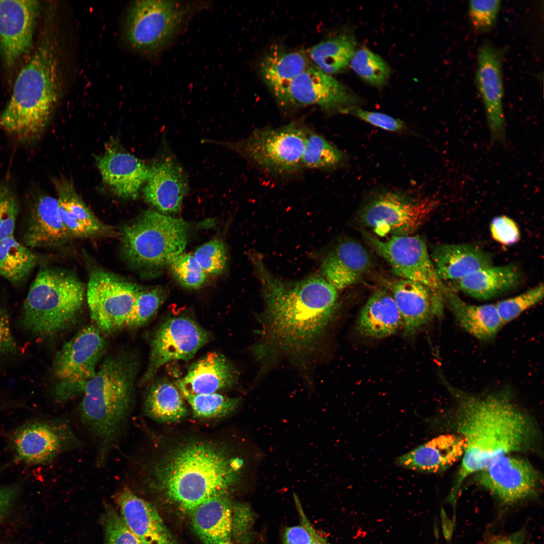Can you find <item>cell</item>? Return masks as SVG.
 I'll list each match as a JSON object with an SVG mask.
<instances>
[{
	"label": "cell",
	"instance_id": "56",
	"mask_svg": "<svg viewBox=\"0 0 544 544\" xmlns=\"http://www.w3.org/2000/svg\"><path fill=\"white\" fill-rule=\"evenodd\" d=\"M2 410H3L2 407L1 406H0V411H2Z\"/></svg>",
	"mask_w": 544,
	"mask_h": 544
},
{
	"label": "cell",
	"instance_id": "52",
	"mask_svg": "<svg viewBox=\"0 0 544 544\" xmlns=\"http://www.w3.org/2000/svg\"><path fill=\"white\" fill-rule=\"evenodd\" d=\"M311 540V534L308 528L301 520L300 525L286 528L283 544H310Z\"/></svg>",
	"mask_w": 544,
	"mask_h": 544
},
{
	"label": "cell",
	"instance_id": "21",
	"mask_svg": "<svg viewBox=\"0 0 544 544\" xmlns=\"http://www.w3.org/2000/svg\"><path fill=\"white\" fill-rule=\"evenodd\" d=\"M117 502L122 520L143 544H177L151 503L127 488L118 493Z\"/></svg>",
	"mask_w": 544,
	"mask_h": 544
},
{
	"label": "cell",
	"instance_id": "49",
	"mask_svg": "<svg viewBox=\"0 0 544 544\" xmlns=\"http://www.w3.org/2000/svg\"><path fill=\"white\" fill-rule=\"evenodd\" d=\"M250 508L246 504L234 502L232 511V539L245 544L250 539L252 515Z\"/></svg>",
	"mask_w": 544,
	"mask_h": 544
},
{
	"label": "cell",
	"instance_id": "39",
	"mask_svg": "<svg viewBox=\"0 0 544 544\" xmlns=\"http://www.w3.org/2000/svg\"><path fill=\"white\" fill-rule=\"evenodd\" d=\"M349 66L363 80L377 87L387 81L390 72L381 56L364 47L356 50Z\"/></svg>",
	"mask_w": 544,
	"mask_h": 544
},
{
	"label": "cell",
	"instance_id": "36",
	"mask_svg": "<svg viewBox=\"0 0 544 544\" xmlns=\"http://www.w3.org/2000/svg\"><path fill=\"white\" fill-rule=\"evenodd\" d=\"M39 260L32 249L18 241L14 235L0 241V276L13 285L23 283Z\"/></svg>",
	"mask_w": 544,
	"mask_h": 544
},
{
	"label": "cell",
	"instance_id": "41",
	"mask_svg": "<svg viewBox=\"0 0 544 544\" xmlns=\"http://www.w3.org/2000/svg\"><path fill=\"white\" fill-rule=\"evenodd\" d=\"M543 296V286L540 283L520 294L500 301L495 305L502 322L505 324L539 303L542 300Z\"/></svg>",
	"mask_w": 544,
	"mask_h": 544
},
{
	"label": "cell",
	"instance_id": "29",
	"mask_svg": "<svg viewBox=\"0 0 544 544\" xmlns=\"http://www.w3.org/2000/svg\"><path fill=\"white\" fill-rule=\"evenodd\" d=\"M463 451V442L460 437L442 435L399 456L396 462L413 470L439 473L462 458Z\"/></svg>",
	"mask_w": 544,
	"mask_h": 544
},
{
	"label": "cell",
	"instance_id": "15",
	"mask_svg": "<svg viewBox=\"0 0 544 544\" xmlns=\"http://www.w3.org/2000/svg\"><path fill=\"white\" fill-rule=\"evenodd\" d=\"M208 339L207 331L192 320L183 317L168 319L152 338L148 365L140 383L151 380L168 362L190 360Z\"/></svg>",
	"mask_w": 544,
	"mask_h": 544
},
{
	"label": "cell",
	"instance_id": "6",
	"mask_svg": "<svg viewBox=\"0 0 544 544\" xmlns=\"http://www.w3.org/2000/svg\"><path fill=\"white\" fill-rule=\"evenodd\" d=\"M85 294L83 284L75 275L57 268L42 266L24 302L20 324L35 336H55L76 322Z\"/></svg>",
	"mask_w": 544,
	"mask_h": 544
},
{
	"label": "cell",
	"instance_id": "30",
	"mask_svg": "<svg viewBox=\"0 0 544 544\" xmlns=\"http://www.w3.org/2000/svg\"><path fill=\"white\" fill-rule=\"evenodd\" d=\"M391 295L401 316L405 335L415 334L436 316L433 294L420 283L400 279L393 285Z\"/></svg>",
	"mask_w": 544,
	"mask_h": 544
},
{
	"label": "cell",
	"instance_id": "27",
	"mask_svg": "<svg viewBox=\"0 0 544 544\" xmlns=\"http://www.w3.org/2000/svg\"><path fill=\"white\" fill-rule=\"evenodd\" d=\"M238 374L222 355L211 352L193 364L177 384L182 395L217 392L233 386Z\"/></svg>",
	"mask_w": 544,
	"mask_h": 544
},
{
	"label": "cell",
	"instance_id": "13",
	"mask_svg": "<svg viewBox=\"0 0 544 544\" xmlns=\"http://www.w3.org/2000/svg\"><path fill=\"white\" fill-rule=\"evenodd\" d=\"M141 290L137 284L104 270L92 271L86 297L94 325L105 333L126 328Z\"/></svg>",
	"mask_w": 544,
	"mask_h": 544
},
{
	"label": "cell",
	"instance_id": "24",
	"mask_svg": "<svg viewBox=\"0 0 544 544\" xmlns=\"http://www.w3.org/2000/svg\"><path fill=\"white\" fill-rule=\"evenodd\" d=\"M370 254L359 243L346 240L325 256L321 265L325 279L336 290H343L358 282L369 270Z\"/></svg>",
	"mask_w": 544,
	"mask_h": 544
},
{
	"label": "cell",
	"instance_id": "23",
	"mask_svg": "<svg viewBox=\"0 0 544 544\" xmlns=\"http://www.w3.org/2000/svg\"><path fill=\"white\" fill-rule=\"evenodd\" d=\"M97 165L104 182L118 196L134 199L147 180L150 167L127 153L107 150L97 157Z\"/></svg>",
	"mask_w": 544,
	"mask_h": 544
},
{
	"label": "cell",
	"instance_id": "4",
	"mask_svg": "<svg viewBox=\"0 0 544 544\" xmlns=\"http://www.w3.org/2000/svg\"><path fill=\"white\" fill-rule=\"evenodd\" d=\"M139 369V359L133 352L108 355L82 394L80 418L99 442L97 463L100 466L120 437L132 409Z\"/></svg>",
	"mask_w": 544,
	"mask_h": 544
},
{
	"label": "cell",
	"instance_id": "42",
	"mask_svg": "<svg viewBox=\"0 0 544 544\" xmlns=\"http://www.w3.org/2000/svg\"><path fill=\"white\" fill-rule=\"evenodd\" d=\"M175 279L182 286L192 289L200 288L205 282L207 274L193 255L181 253L169 264Z\"/></svg>",
	"mask_w": 544,
	"mask_h": 544
},
{
	"label": "cell",
	"instance_id": "3",
	"mask_svg": "<svg viewBox=\"0 0 544 544\" xmlns=\"http://www.w3.org/2000/svg\"><path fill=\"white\" fill-rule=\"evenodd\" d=\"M248 465L210 443L193 442L175 450L155 471L158 488L181 510L190 512L207 499L239 485Z\"/></svg>",
	"mask_w": 544,
	"mask_h": 544
},
{
	"label": "cell",
	"instance_id": "47",
	"mask_svg": "<svg viewBox=\"0 0 544 544\" xmlns=\"http://www.w3.org/2000/svg\"><path fill=\"white\" fill-rule=\"evenodd\" d=\"M19 204L12 190L0 183V241L14 235Z\"/></svg>",
	"mask_w": 544,
	"mask_h": 544
},
{
	"label": "cell",
	"instance_id": "7",
	"mask_svg": "<svg viewBox=\"0 0 544 544\" xmlns=\"http://www.w3.org/2000/svg\"><path fill=\"white\" fill-rule=\"evenodd\" d=\"M188 225L153 210L144 212L121 231V250L125 260L138 269L160 267L181 254L187 243Z\"/></svg>",
	"mask_w": 544,
	"mask_h": 544
},
{
	"label": "cell",
	"instance_id": "31",
	"mask_svg": "<svg viewBox=\"0 0 544 544\" xmlns=\"http://www.w3.org/2000/svg\"><path fill=\"white\" fill-rule=\"evenodd\" d=\"M431 257L442 281H458L476 271L493 265L489 254L479 247L468 244H440L435 247Z\"/></svg>",
	"mask_w": 544,
	"mask_h": 544
},
{
	"label": "cell",
	"instance_id": "17",
	"mask_svg": "<svg viewBox=\"0 0 544 544\" xmlns=\"http://www.w3.org/2000/svg\"><path fill=\"white\" fill-rule=\"evenodd\" d=\"M483 488L505 504H513L535 495L539 472L526 459L510 454L499 457L477 473Z\"/></svg>",
	"mask_w": 544,
	"mask_h": 544
},
{
	"label": "cell",
	"instance_id": "53",
	"mask_svg": "<svg viewBox=\"0 0 544 544\" xmlns=\"http://www.w3.org/2000/svg\"><path fill=\"white\" fill-rule=\"evenodd\" d=\"M17 485L0 486V519L8 512L19 493Z\"/></svg>",
	"mask_w": 544,
	"mask_h": 544
},
{
	"label": "cell",
	"instance_id": "37",
	"mask_svg": "<svg viewBox=\"0 0 544 544\" xmlns=\"http://www.w3.org/2000/svg\"><path fill=\"white\" fill-rule=\"evenodd\" d=\"M181 394L179 389L168 381L156 382L147 393L144 403L145 413L159 421L180 420L187 413Z\"/></svg>",
	"mask_w": 544,
	"mask_h": 544
},
{
	"label": "cell",
	"instance_id": "40",
	"mask_svg": "<svg viewBox=\"0 0 544 544\" xmlns=\"http://www.w3.org/2000/svg\"><path fill=\"white\" fill-rule=\"evenodd\" d=\"M193 415L196 417L213 418L227 415L238 407L241 398L230 397L217 392L185 395Z\"/></svg>",
	"mask_w": 544,
	"mask_h": 544
},
{
	"label": "cell",
	"instance_id": "44",
	"mask_svg": "<svg viewBox=\"0 0 544 544\" xmlns=\"http://www.w3.org/2000/svg\"><path fill=\"white\" fill-rule=\"evenodd\" d=\"M207 275L215 276L223 272L227 266V257L223 243L213 239L198 247L193 255Z\"/></svg>",
	"mask_w": 544,
	"mask_h": 544
},
{
	"label": "cell",
	"instance_id": "16",
	"mask_svg": "<svg viewBox=\"0 0 544 544\" xmlns=\"http://www.w3.org/2000/svg\"><path fill=\"white\" fill-rule=\"evenodd\" d=\"M12 440L19 459L31 464L48 462L80 444L64 419L25 424L17 429Z\"/></svg>",
	"mask_w": 544,
	"mask_h": 544
},
{
	"label": "cell",
	"instance_id": "20",
	"mask_svg": "<svg viewBox=\"0 0 544 544\" xmlns=\"http://www.w3.org/2000/svg\"><path fill=\"white\" fill-rule=\"evenodd\" d=\"M188 190L186 174L172 158H162L150 167L143 189L148 203L163 213H176Z\"/></svg>",
	"mask_w": 544,
	"mask_h": 544
},
{
	"label": "cell",
	"instance_id": "25",
	"mask_svg": "<svg viewBox=\"0 0 544 544\" xmlns=\"http://www.w3.org/2000/svg\"><path fill=\"white\" fill-rule=\"evenodd\" d=\"M311 64L304 52L274 44L261 57L258 70L262 81L278 103L291 82Z\"/></svg>",
	"mask_w": 544,
	"mask_h": 544
},
{
	"label": "cell",
	"instance_id": "51",
	"mask_svg": "<svg viewBox=\"0 0 544 544\" xmlns=\"http://www.w3.org/2000/svg\"><path fill=\"white\" fill-rule=\"evenodd\" d=\"M17 350L8 314L0 305V356L16 354Z\"/></svg>",
	"mask_w": 544,
	"mask_h": 544
},
{
	"label": "cell",
	"instance_id": "43",
	"mask_svg": "<svg viewBox=\"0 0 544 544\" xmlns=\"http://www.w3.org/2000/svg\"><path fill=\"white\" fill-rule=\"evenodd\" d=\"M163 298L161 289L141 290L136 298L126 328H135L145 325L156 313Z\"/></svg>",
	"mask_w": 544,
	"mask_h": 544
},
{
	"label": "cell",
	"instance_id": "48",
	"mask_svg": "<svg viewBox=\"0 0 544 544\" xmlns=\"http://www.w3.org/2000/svg\"><path fill=\"white\" fill-rule=\"evenodd\" d=\"M344 113L355 116L371 125L389 131L401 132L407 128L404 122L399 119L383 113L365 110L357 106L347 109Z\"/></svg>",
	"mask_w": 544,
	"mask_h": 544
},
{
	"label": "cell",
	"instance_id": "54",
	"mask_svg": "<svg viewBox=\"0 0 544 544\" xmlns=\"http://www.w3.org/2000/svg\"><path fill=\"white\" fill-rule=\"evenodd\" d=\"M293 496L301 520L305 523L310 533L311 537L310 544H328L326 538L322 536L318 530L314 528L306 516L299 497L295 493L293 494Z\"/></svg>",
	"mask_w": 544,
	"mask_h": 544
},
{
	"label": "cell",
	"instance_id": "26",
	"mask_svg": "<svg viewBox=\"0 0 544 544\" xmlns=\"http://www.w3.org/2000/svg\"><path fill=\"white\" fill-rule=\"evenodd\" d=\"M58 209L62 222L72 238H90L112 235L113 227L100 221L77 193L71 182L54 181Z\"/></svg>",
	"mask_w": 544,
	"mask_h": 544
},
{
	"label": "cell",
	"instance_id": "22",
	"mask_svg": "<svg viewBox=\"0 0 544 544\" xmlns=\"http://www.w3.org/2000/svg\"><path fill=\"white\" fill-rule=\"evenodd\" d=\"M71 238L60 217L57 198L47 194L36 197L29 208L21 242L33 249L56 246Z\"/></svg>",
	"mask_w": 544,
	"mask_h": 544
},
{
	"label": "cell",
	"instance_id": "45",
	"mask_svg": "<svg viewBox=\"0 0 544 544\" xmlns=\"http://www.w3.org/2000/svg\"><path fill=\"white\" fill-rule=\"evenodd\" d=\"M102 522L105 544H143L111 506H106Z\"/></svg>",
	"mask_w": 544,
	"mask_h": 544
},
{
	"label": "cell",
	"instance_id": "9",
	"mask_svg": "<svg viewBox=\"0 0 544 544\" xmlns=\"http://www.w3.org/2000/svg\"><path fill=\"white\" fill-rule=\"evenodd\" d=\"M189 7L176 1L140 0L128 9L123 34L129 46L141 54L152 56L162 51L179 31Z\"/></svg>",
	"mask_w": 544,
	"mask_h": 544
},
{
	"label": "cell",
	"instance_id": "2",
	"mask_svg": "<svg viewBox=\"0 0 544 544\" xmlns=\"http://www.w3.org/2000/svg\"><path fill=\"white\" fill-rule=\"evenodd\" d=\"M457 401L456 431L463 440L461 462L450 498H455L462 482L496 458L537 447L540 434L532 417L514 402L507 390L479 395L446 383Z\"/></svg>",
	"mask_w": 544,
	"mask_h": 544
},
{
	"label": "cell",
	"instance_id": "18",
	"mask_svg": "<svg viewBox=\"0 0 544 544\" xmlns=\"http://www.w3.org/2000/svg\"><path fill=\"white\" fill-rule=\"evenodd\" d=\"M504 51L484 42L478 52L475 83L483 102L492 141L505 138L506 121L503 108L502 62Z\"/></svg>",
	"mask_w": 544,
	"mask_h": 544
},
{
	"label": "cell",
	"instance_id": "33",
	"mask_svg": "<svg viewBox=\"0 0 544 544\" xmlns=\"http://www.w3.org/2000/svg\"><path fill=\"white\" fill-rule=\"evenodd\" d=\"M444 303L447 304L460 326L480 340L493 338L504 325L495 304H469L449 288L444 295Z\"/></svg>",
	"mask_w": 544,
	"mask_h": 544
},
{
	"label": "cell",
	"instance_id": "19",
	"mask_svg": "<svg viewBox=\"0 0 544 544\" xmlns=\"http://www.w3.org/2000/svg\"><path fill=\"white\" fill-rule=\"evenodd\" d=\"M40 6L37 1H0V53L7 66L30 50Z\"/></svg>",
	"mask_w": 544,
	"mask_h": 544
},
{
	"label": "cell",
	"instance_id": "1",
	"mask_svg": "<svg viewBox=\"0 0 544 544\" xmlns=\"http://www.w3.org/2000/svg\"><path fill=\"white\" fill-rule=\"evenodd\" d=\"M255 273L265 304L257 357L281 353L299 357L312 351L334 315L337 290L318 276L285 281L264 265Z\"/></svg>",
	"mask_w": 544,
	"mask_h": 544
},
{
	"label": "cell",
	"instance_id": "35",
	"mask_svg": "<svg viewBox=\"0 0 544 544\" xmlns=\"http://www.w3.org/2000/svg\"><path fill=\"white\" fill-rule=\"evenodd\" d=\"M356 46L353 35L342 33L314 45L308 50L307 55L314 65L332 76L349 66Z\"/></svg>",
	"mask_w": 544,
	"mask_h": 544
},
{
	"label": "cell",
	"instance_id": "8",
	"mask_svg": "<svg viewBox=\"0 0 544 544\" xmlns=\"http://www.w3.org/2000/svg\"><path fill=\"white\" fill-rule=\"evenodd\" d=\"M308 128L293 121L278 127L255 129L246 138L220 144L233 150L266 172L278 176L297 173Z\"/></svg>",
	"mask_w": 544,
	"mask_h": 544
},
{
	"label": "cell",
	"instance_id": "34",
	"mask_svg": "<svg viewBox=\"0 0 544 544\" xmlns=\"http://www.w3.org/2000/svg\"><path fill=\"white\" fill-rule=\"evenodd\" d=\"M520 274L512 265L494 266L481 269L458 281L460 289L479 299L492 298L515 287Z\"/></svg>",
	"mask_w": 544,
	"mask_h": 544
},
{
	"label": "cell",
	"instance_id": "10",
	"mask_svg": "<svg viewBox=\"0 0 544 544\" xmlns=\"http://www.w3.org/2000/svg\"><path fill=\"white\" fill-rule=\"evenodd\" d=\"M438 203L435 197L383 190L370 198L359 217L378 237L412 235L431 217Z\"/></svg>",
	"mask_w": 544,
	"mask_h": 544
},
{
	"label": "cell",
	"instance_id": "32",
	"mask_svg": "<svg viewBox=\"0 0 544 544\" xmlns=\"http://www.w3.org/2000/svg\"><path fill=\"white\" fill-rule=\"evenodd\" d=\"M356 327L361 335L373 338L395 333L402 319L392 295L384 290L372 294L359 313Z\"/></svg>",
	"mask_w": 544,
	"mask_h": 544
},
{
	"label": "cell",
	"instance_id": "11",
	"mask_svg": "<svg viewBox=\"0 0 544 544\" xmlns=\"http://www.w3.org/2000/svg\"><path fill=\"white\" fill-rule=\"evenodd\" d=\"M94 324L87 326L67 341L57 352L52 372L55 379L53 395L64 402L82 395L95 376L106 342Z\"/></svg>",
	"mask_w": 544,
	"mask_h": 544
},
{
	"label": "cell",
	"instance_id": "12",
	"mask_svg": "<svg viewBox=\"0 0 544 544\" xmlns=\"http://www.w3.org/2000/svg\"><path fill=\"white\" fill-rule=\"evenodd\" d=\"M362 233L373 249L402 279L420 283L432 292L438 317L443 314L444 295L448 287L438 277L425 241L419 236H391L382 240L366 230Z\"/></svg>",
	"mask_w": 544,
	"mask_h": 544
},
{
	"label": "cell",
	"instance_id": "14",
	"mask_svg": "<svg viewBox=\"0 0 544 544\" xmlns=\"http://www.w3.org/2000/svg\"><path fill=\"white\" fill-rule=\"evenodd\" d=\"M359 102L346 85L312 63L291 82L278 103L286 109L316 105L326 112L344 113Z\"/></svg>",
	"mask_w": 544,
	"mask_h": 544
},
{
	"label": "cell",
	"instance_id": "50",
	"mask_svg": "<svg viewBox=\"0 0 544 544\" xmlns=\"http://www.w3.org/2000/svg\"><path fill=\"white\" fill-rule=\"evenodd\" d=\"M490 231L492 238L504 245H511L520 238L519 227L510 217L501 215L494 218L491 222Z\"/></svg>",
	"mask_w": 544,
	"mask_h": 544
},
{
	"label": "cell",
	"instance_id": "5",
	"mask_svg": "<svg viewBox=\"0 0 544 544\" xmlns=\"http://www.w3.org/2000/svg\"><path fill=\"white\" fill-rule=\"evenodd\" d=\"M58 48L49 32L44 33L15 81L11 97L0 115V126L21 141L43 132L61 93Z\"/></svg>",
	"mask_w": 544,
	"mask_h": 544
},
{
	"label": "cell",
	"instance_id": "46",
	"mask_svg": "<svg viewBox=\"0 0 544 544\" xmlns=\"http://www.w3.org/2000/svg\"><path fill=\"white\" fill-rule=\"evenodd\" d=\"M499 0L470 1L468 15L477 31L486 32L495 26L501 8Z\"/></svg>",
	"mask_w": 544,
	"mask_h": 544
},
{
	"label": "cell",
	"instance_id": "28",
	"mask_svg": "<svg viewBox=\"0 0 544 544\" xmlns=\"http://www.w3.org/2000/svg\"><path fill=\"white\" fill-rule=\"evenodd\" d=\"M233 503L227 494L217 495L189 512L192 528L205 544H234Z\"/></svg>",
	"mask_w": 544,
	"mask_h": 544
},
{
	"label": "cell",
	"instance_id": "38",
	"mask_svg": "<svg viewBox=\"0 0 544 544\" xmlns=\"http://www.w3.org/2000/svg\"><path fill=\"white\" fill-rule=\"evenodd\" d=\"M345 154L321 134L308 129L302 157V168L327 170L341 165Z\"/></svg>",
	"mask_w": 544,
	"mask_h": 544
},
{
	"label": "cell",
	"instance_id": "55",
	"mask_svg": "<svg viewBox=\"0 0 544 544\" xmlns=\"http://www.w3.org/2000/svg\"><path fill=\"white\" fill-rule=\"evenodd\" d=\"M525 532L520 530L509 535L503 537L492 544H524Z\"/></svg>",
	"mask_w": 544,
	"mask_h": 544
}]
</instances>
